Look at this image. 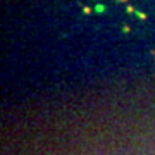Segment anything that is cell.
<instances>
[{
    "label": "cell",
    "instance_id": "1",
    "mask_svg": "<svg viewBox=\"0 0 155 155\" xmlns=\"http://www.w3.org/2000/svg\"><path fill=\"white\" fill-rule=\"evenodd\" d=\"M136 14H138V17H140V19H143V21L147 19V14H143V12H136Z\"/></svg>",
    "mask_w": 155,
    "mask_h": 155
},
{
    "label": "cell",
    "instance_id": "2",
    "mask_svg": "<svg viewBox=\"0 0 155 155\" xmlns=\"http://www.w3.org/2000/svg\"><path fill=\"white\" fill-rule=\"evenodd\" d=\"M84 12H86V14H90V12H91V7H88V5H84V9H83Z\"/></svg>",
    "mask_w": 155,
    "mask_h": 155
},
{
    "label": "cell",
    "instance_id": "3",
    "mask_svg": "<svg viewBox=\"0 0 155 155\" xmlns=\"http://www.w3.org/2000/svg\"><path fill=\"white\" fill-rule=\"evenodd\" d=\"M121 2H126V0H121Z\"/></svg>",
    "mask_w": 155,
    "mask_h": 155
}]
</instances>
